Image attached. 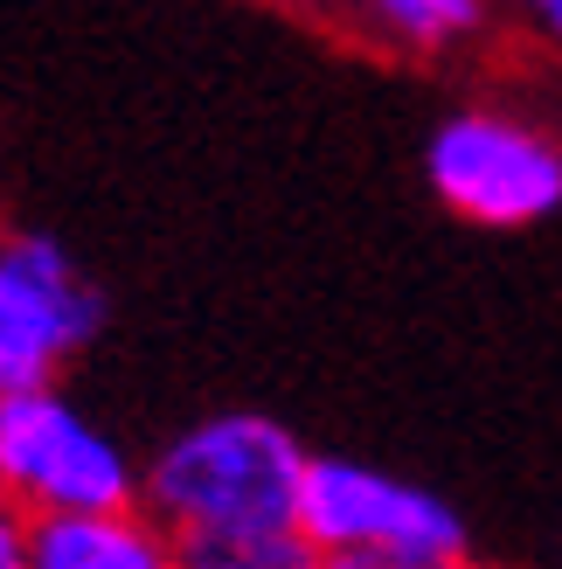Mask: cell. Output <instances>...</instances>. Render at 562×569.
I'll use <instances>...</instances> for the list:
<instances>
[{"label":"cell","instance_id":"52a82bcc","mask_svg":"<svg viewBox=\"0 0 562 569\" xmlns=\"http://www.w3.org/2000/svg\"><path fill=\"white\" fill-rule=\"evenodd\" d=\"M361 14L410 49H444L486 21V0H361Z\"/></svg>","mask_w":562,"mask_h":569},{"label":"cell","instance_id":"ba28073f","mask_svg":"<svg viewBox=\"0 0 562 569\" xmlns=\"http://www.w3.org/2000/svg\"><path fill=\"white\" fill-rule=\"evenodd\" d=\"M28 562V515L0 493V569H21Z\"/></svg>","mask_w":562,"mask_h":569},{"label":"cell","instance_id":"277c9868","mask_svg":"<svg viewBox=\"0 0 562 569\" xmlns=\"http://www.w3.org/2000/svg\"><path fill=\"white\" fill-rule=\"evenodd\" d=\"M424 181L472 230H535L562 209V147L542 126L472 104L431 132Z\"/></svg>","mask_w":562,"mask_h":569},{"label":"cell","instance_id":"6da1fadb","mask_svg":"<svg viewBox=\"0 0 562 569\" xmlns=\"http://www.w3.org/2000/svg\"><path fill=\"white\" fill-rule=\"evenodd\" d=\"M305 451L278 417L264 410H215L174 431L139 500L174 535L181 562L209 569H313L320 549L299 535V493H305Z\"/></svg>","mask_w":562,"mask_h":569},{"label":"cell","instance_id":"3957f363","mask_svg":"<svg viewBox=\"0 0 562 569\" xmlns=\"http://www.w3.org/2000/svg\"><path fill=\"white\" fill-rule=\"evenodd\" d=\"M139 472L126 445L98 431L56 382L0 389V493L21 515L49 507H132Z\"/></svg>","mask_w":562,"mask_h":569},{"label":"cell","instance_id":"7a4b0ae2","mask_svg":"<svg viewBox=\"0 0 562 569\" xmlns=\"http://www.w3.org/2000/svg\"><path fill=\"white\" fill-rule=\"evenodd\" d=\"M299 535L348 569H459L472 535L444 493L361 459H305Z\"/></svg>","mask_w":562,"mask_h":569},{"label":"cell","instance_id":"9c48e42d","mask_svg":"<svg viewBox=\"0 0 562 569\" xmlns=\"http://www.w3.org/2000/svg\"><path fill=\"white\" fill-rule=\"evenodd\" d=\"M521 14H535V28H549L562 42V0H521Z\"/></svg>","mask_w":562,"mask_h":569},{"label":"cell","instance_id":"5b68a950","mask_svg":"<svg viewBox=\"0 0 562 569\" xmlns=\"http://www.w3.org/2000/svg\"><path fill=\"white\" fill-rule=\"evenodd\" d=\"M28 562L36 569H167L174 535L132 507H49L28 515Z\"/></svg>","mask_w":562,"mask_h":569},{"label":"cell","instance_id":"8992f818","mask_svg":"<svg viewBox=\"0 0 562 569\" xmlns=\"http://www.w3.org/2000/svg\"><path fill=\"white\" fill-rule=\"evenodd\" d=\"M77 348H91V333L70 320V306L21 264V250L0 237V389H36L56 382Z\"/></svg>","mask_w":562,"mask_h":569},{"label":"cell","instance_id":"30bf717a","mask_svg":"<svg viewBox=\"0 0 562 569\" xmlns=\"http://www.w3.org/2000/svg\"><path fill=\"white\" fill-rule=\"evenodd\" d=\"M292 8H320V0H292Z\"/></svg>","mask_w":562,"mask_h":569}]
</instances>
